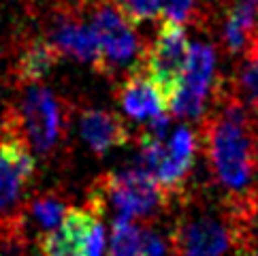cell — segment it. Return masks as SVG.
I'll use <instances>...</instances> for the list:
<instances>
[{"label": "cell", "instance_id": "cell-4", "mask_svg": "<svg viewBox=\"0 0 258 256\" xmlns=\"http://www.w3.org/2000/svg\"><path fill=\"white\" fill-rule=\"evenodd\" d=\"M71 113L67 100L43 84H30L22 100L5 113V137H15L41 156L56 152L69 137Z\"/></svg>", "mask_w": 258, "mask_h": 256}, {"label": "cell", "instance_id": "cell-2", "mask_svg": "<svg viewBox=\"0 0 258 256\" xmlns=\"http://www.w3.org/2000/svg\"><path fill=\"white\" fill-rule=\"evenodd\" d=\"M175 205L171 256H222L258 248L256 222L239 218L209 186H188Z\"/></svg>", "mask_w": 258, "mask_h": 256}, {"label": "cell", "instance_id": "cell-11", "mask_svg": "<svg viewBox=\"0 0 258 256\" xmlns=\"http://www.w3.org/2000/svg\"><path fill=\"white\" fill-rule=\"evenodd\" d=\"M79 131L96 156H105L107 152L131 141V131L122 117L107 109H84L79 113Z\"/></svg>", "mask_w": 258, "mask_h": 256}, {"label": "cell", "instance_id": "cell-1", "mask_svg": "<svg viewBox=\"0 0 258 256\" xmlns=\"http://www.w3.org/2000/svg\"><path fill=\"white\" fill-rule=\"evenodd\" d=\"M207 186L247 222L258 216V115L218 75L211 103L197 128Z\"/></svg>", "mask_w": 258, "mask_h": 256}, {"label": "cell", "instance_id": "cell-7", "mask_svg": "<svg viewBox=\"0 0 258 256\" xmlns=\"http://www.w3.org/2000/svg\"><path fill=\"white\" fill-rule=\"evenodd\" d=\"M218 73H216V49L207 43H192L188 67L183 73L181 90L171 107L169 115L177 120L201 122L211 103Z\"/></svg>", "mask_w": 258, "mask_h": 256}, {"label": "cell", "instance_id": "cell-6", "mask_svg": "<svg viewBox=\"0 0 258 256\" xmlns=\"http://www.w3.org/2000/svg\"><path fill=\"white\" fill-rule=\"evenodd\" d=\"M190 49L192 45L183 30V24L173 20H162L156 36L147 43L143 71L156 81L169 111L181 90Z\"/></svg>", "mask_w": 258, "mask_h": 256}, {"label": "cell", "instance_id": "cell-19", "mask_svg": "<svg viewBox=\"0 0 258 256\" xmlns=\"http://www.w3.org/2000/svg\"><path fill=\"white\" fill-rule=\"evenodd\" d=\"M243 60L256 62V64H258V30L254 32V36L250 39V43H247V49H245V53H243Z\"/></svg>", "mask_w": 258, "mask_h": 256}, {"label": "cell", "instance_id": "cell-17", "mask_svg": "<svg viewBox=\"0 0 258 256\" xmlns=\"http://www.w3.org/2000/svg\"><path fill=\"white\" fill-rule=\"evenodd\" d=\"M141 256H171L169 239H164L150 224H141Z\"/></svg>", "mask_w": 258, "mask_h": 256}, {"label": "cell", "instance_id": "cell-13", "mask_svg": "<svg viewBox=\"0 0 258 256\" xmlns=\"http://www.w3.org/2000/svg\"><path fill=\"white\" fill-rule=\"evenodd\" d=\"M24 212V222L28 224L32 222V226L39 231V239L43 235L51 233L53 228H58L64 218L69 216L71 205L58 195H41L32 199L28 207L22 209Z\"/></svg>", "mask_w": 258, "mask_h": 256}, {"label": "cell", "instance_id": "cell-21", "mask_svg": "<svg viewBox=\"0 0 258 256\" xmlns=\"http://www.w3.org/2000/svg\"><path fill=\"white\" fill-rule=\"evenodd\" d=\"M252 256H258V248H256V250H254V252H252Z\"/></svg>", "mask_w": 258, "mask_h": 256}, {"label": "cell", "instance_id": "cell-10", "mask_svg": "<svg viewBox=\"0 0 258 256\" xmlns=\"http://www.w3.org/2000/svg\"><path fill=\"white\" fill-rule=\"evenodd\" d=\"M115 98L122 111L137 122H150L162 113H169L158 86L145 71H137L119 81Z\"/></svg>", "mask_w": 258, "mask_h": 256}, {"label": "cell", "instance_id": "cell-18", "mask_svg": "<svg viewBox=\"0 0 258 256\" xmlns=\"http://www.w3.org/2000/svg\"><path fill=\"white\" fill-rule=\"evenodd\" d=\"M56 11H86L92 0H51Z\"/></svg>", "mask_w": 258, "mask_h": 256}, {"label": "cell", "instance_id": "cell-20", "mask_svg": "<svg viewBox=\"0 0 258 256\" xmlns=\"http://www.w3.org/2000/svg\"><path fill=\"white\" fill-rule=\"evenodd\" d=\"M235 256H252V252H235Z\"/></svg>", "mask_w": 258, "mask_h": 256}, {"label": "cell", "instance_id": "cell-8", "mask_svg": "<svg viewBox=\"0 0 258 256\" xmlns=\"http://www.w3.org/2000/svg\"><path fill=\"white\" fill-rule=\"evenodd\" d=\"M36 162L32 150L15 137L0 141V212L11 214L20 209L24 190L34 177Z\"/></svg>", "mask_w": 258, "mask_h": 256}, {"label": "cell", "instance_id": "cell-15", "mask_svg": "<svg viewBox=\"0 0 258 256\" xmlns=\"http://www.w3.org/2000/svg\"><path fill=\"white\" fill-rule=\"evenodd\" d=\"M233 84L243 103L252 109L254 115H258V64L243 60L235 71Z\"/></svg>", "mask_w": 258, "mask_h": 256}, {"label": "cell", "instance_id": "cell-5", "mask_svg": "<svg viewBox=\"0 0 258 256\" xmlns=\"http://www.w3.org/2000/svg\"><path fill=\"white\" fill-rule=\"evenodd\" d=\"M90 24L94 28L103 62L98 73L109 79H126L137 71H143L147 43L137 34L135 22L119 9L113 0H92L86 9Z\"/></svg>", "mask_w": 258, "mask_h": 256}, {"label": "cell", "instance_id": "cell-14", "mask_svg": "<svg viewBox=\"0 0 258 256\" xmlns=\"http://www.w3.org/2000/svg\"><path fill=\"white\" fill-rule=\"evenodd\" d=\"M209 0H160L162 17L179 24H190L195 28H214L216 9Z\"/></svg>", "mask_w": 258, "mask_h": 256}, {"label": "cell", "instance_id": "cell-16", "mask_svg": "<svg viewBox=\"0 0 258 256\" xmlns=\"http://www.w3.org/2000/svg\"><path fill=\"white\" fill-rule=\"evenodd\" d=\"M135 24L150 22L162 15L160 0H113Z\"/></svg>", "mask_w": 258, "mask_h": 256}, {"label": "cell", "instance_id": "cell-9", "mask_svg": "<svg viewBox=\"0 0 258 256\" xmlns=\"http://www.w3.org/2000/svg\"><path fill=\"white\" fill-rule=\"evenodd\" d=\"M81 11H56V20L51 24L49 41L60 51V56H69L77 62L92 64L96 71L103 62L98 36L90 22H84Z\"/></svg>", "mask_w": 258, "mask_h": 256}, {"label": "cell", "instance_id": "cell-12", "mask_svg": "<svg viewBox=\"0 0 258 256\" xmlns=\"http://www.w3.org/2000/svg\"><path fill=\"white\" fill-rule=\"evenodd\" d=\"M60 51L53 47L49 39H32L24 45L15 62V79L20 84H39L60 62Z\"/></svg>", "mask_w": 258, "mask_h": 256}, {"label": "cell", "instance_id": "cell-3", "mask_svg": "<svg viewBox=\"0 0 258 256\" xmlns=\"http://www.w3.org/2000/svg\"><path fill=\"white\" fill-rule=\"evenodd\" d=\"M88 207L103 216L113 209V222H137L150 224L175 205V199L154 177L139 167L109 171L100 175L90 190Z\"/></svg>", "mask_w": 258, "mask_h": 256}]
</instances>
